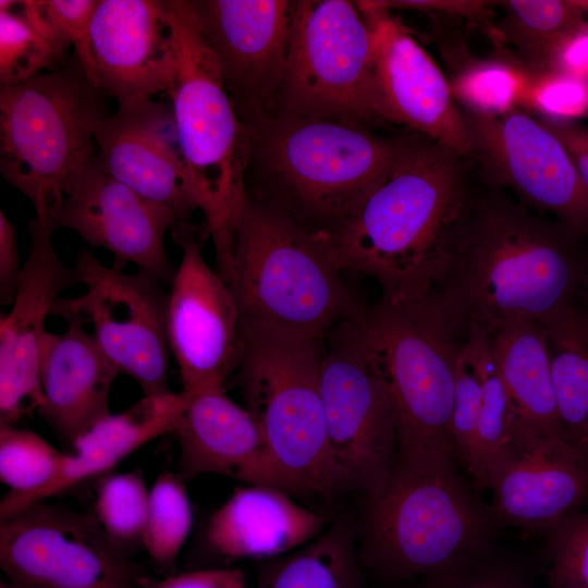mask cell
Listing matches in <instances>:
<instances>
[{"label": "cell", "instance_id": "1", "mask_svg": "<svg viewBox=\"0 0 588 588\" xmlns=\"http://www.w3.org/2000/svg\"><path fill=\"white\" fill-rule=\"evenodd\" d=\"M470 161L414 133L387 176L339 228L316 234L342 271L364 274L390 304L439 287L476 188Z\"/></svg>", "mask_w": 588, "mask_h": 588}, {"label": "cell", "instance_id": "2", "mask_svg": "<svg viewBox=\"0 0 588 588\" xmlns=\"http://www.w3.org/2000/svg\"><path fill=\"white\" fill-rule=\"evenodd\" d=\"M587 237L486 184L475 191L437 291L468 328L541 321L577 302Z\"/></svg>", "mask_w": 588, "mask_h": 588}, {"label": "cell", "instance_id": "3", "mask_svg": "<svg viewBox=\"0 0 588 588\" xmlns=\"http://www.w3.org/2000/svg\"><path fill=\"white\" fill-rule=\"evenodd\" d=\"M245 126L247 196L281 210L311 234L345 222L414 136L379 135L368 125L318 117L268 115Z\"/></svg>", "mask_w": 588, "mask_h": 588}, {"label": "cell", "instance_id": "4", "mask_svg": "<svg viewBox=\"0 0 588 588\" xmlns=\"http://www.w3.org/2000/svg\"><path fill=\"white\" fill-rule=\"evenodd\" d=\"M456 461L439 449L399 446L384 481L367 495L358 549L365 573L404 586L492 546L499 524Z\"/></svg>", "mask_w": 588, "mask_h": 588}, {"label": "cell", "instance_id": "5", "mask_svg": "<svg viewBox=\"0 0 588 588\" xmlns=\"http://www.w3.org/2000/svg\"><path fill=\"white\" fill-rule=\"evenodd\" d=\"M215 270L232 292L243 320L323 342L365 307L317 235L281 210L253 199L212 240Z\"/></svg>", "mask_w": 588, "mask_h": 588}, {"label": "cell", "instance_id": "6", "mask_svg": "<svg viewBox=\"0 0 588 588\" xmlns=\"http://www.w3.org/2000/svg\"><path fill=\"white\" fill-rule=\"evenodd\" d=\"M237 382L261 431L268 486L290 494L339 492L320 390L321 341L243 320Z\"/></svg>", "mask_w": 588, "mask_h": 588}, {"label": "cell", "instance_id": "7", "mask_svg": "<svg viewBox=\"0 0 588 588\" xmlns=\"http://www.w3.org/2000/svg\"><path fill=\"white\" fill-rule=\"evenodd\" d=\"M106 97L76 57L0 86V172L56 228L66 185L98 154L95 127L111 113Z\"/></svg>", "mask_w": 588, "mask_h": 588}, {"label": "cell", "instance_id": "8", "mask_svg": "<svg viewBox=\"0 0 588 588\" xmlns=\"http://www.w3.org/2000/svg\"><path fill=\"white\" fill-rule=\"evenodd\" d=\"M366 353L382 378L400 445L446 451L452 437L455 371L468 327L436 291L406 304L380 298L360 318Z\"/></svg>", "mask_w": 588, "mask_h": 588}, {"label": "cell", "instance_id": "9", "mask_svg": "<svg viewBox=\"0 0 588 588\" xmlns=\"http://www.w3.org/2000/svg\"><path fill=\"white\" fill-rule=\"evenodd\" d=\"M176 66L167 93L179 143L201 201L205 234H223L247 201L249 138L189 0H169Z\"/></svg>", "mask_w": 588, "mask_h": 588}, {"label": "cell", "instance_id": "10", "mask_svg": "<svg viewBox=\"0 0 588 588\" xmlns=\"http://www.w3.org/2000/svg\"><path fill=\"white\" fill-rule=\"evenodd\" d=\"M270 115L383 121L372 34L356 1H294L285 76Z\"/></svg>", "mask_w": 588, "mask_h": 588}, {"label": "cell", "instance_id": "11", "mask_svg": "<svg viewBox=\"0 0 588 588\" xmlns=\"http://www.w3.org/2000/svg\"><path fill=\"white\" fill-rule=\"evenodd\" d=\"M362 316L339 323L323 340L320 390L339 492L369 495L393 467L399 440L390 395L364 346Z\"/></svg>", "mask_w": 588, "mask_h": 588}, {"label": "cell", "instance_id": "12", "mask_svg": "<svg viewBox=\"0 0 588 588\" xmlns=\"http://www.w3.org/2000/svg\"><path fill=\"white\" fill-rule=\"evenodd\" d=\"M0 568L14 588H147L152 576L91 512L45 501L1 520Z\"/></svg>", "mask_w": 588, "mask_h": 588}, {"label": "cell", "instance_id": "13", "mask_svg": "<svg viewBox=\"0 0 588 588\" xmlns=\"http://www.w3.org/2000/svg\"><path fill=\"white\" fill-rule=\"evenodd\" d=\"M75 269L86 292L60 297L51 314L90 324L99 348L144 395L171 391L164 283L143 269L125 273L107 267L86 249L77 255Z\"/></svg>", "mask_w": 588, "mask_h": 588}, {"label": "cell", "instance_id": "14", "mask_svg": "<svg viewBox=\"0 0 588 588\" xmlns=\"http://www.w3.org/2000/svg\"><path fill=\"white\" fill-rule=\"evenodd\" d=\"M460 109L486 184L511 191L525 207L588 236V189L539 119L516 106L495 114Z\"/></svg>", "mask_w": 588, "mask_h": 588}, {"label": "cell", "instance_id": "15", "mask_svg": "<svg viewBox=\"0 0 588 588\" xmlns=\"http://www.w3.org/2000/svg\"><path fill=\"white\" fill-rule=\"evenodd\" d=\"M171 234L181 260L168 293V341L182 391L224 388L242 357V313L228 285L205 260L195 225L177 222Z\"/></svg>", "mask_w": 588, "mask_h": 588}, {"label": "cell", "instance_id": "16", "mask_svg": "<svg viewBox=\"0 0 588 588\" xmlns=\"http://www.w3.org/2000/svg\"><path fill=\"white\" fill-rule=\"evenodd\" d=\"M189 1L243 124L270 115L285 76L294 1Z\"/></svg>", "mask_w": 588, "mask_h": 588}, {"label": "cell", "instance_id": "17", "mask_svg": "<svg viewBox=\"0 0 588 588\" xmlns=\"http://www.w3.org/2000/svg\"><path fill=\"white\" fill-rule=\"evenodd\" d=\"M168 207L117 180L97 154L70 181L63 193L57 228L76 232L93 248L113 255L112 268L133 264L171 284L173 267L166 234L177 223Z\"/></svg>", "mask_w": 588, "mask_h": 588}, {"label": "cell", "instance_id": "18", "mask_svg": "<svg viewBox=\"0 0 588 588\" xmlns=\"http://www.w3.org/2000/svg\"><path fill=\"white\" fill-rule=\"evenodd\" d=\"M372 34L373 69L383 121L471 159V147L450 82L390 10L356 1ZM473 160V159H471Z\"/></svg>", "mask_w": 588, "mask_h": 588}, {"label": "cell", "instance_id": "19", "mask_svg": "<svg viewBox=\"0 0 588 588\" xmlns=\"http://www.w3.org/2000/svg\"><path fill=\"white\" fill-rule=\"evenodd\" d=\"M29 250L12 308L0 317V426H17L44 403L39 357L46 321L65 290L81 284L52 245L54 224L38 217L29 223Z\"/></svg>", "mask_w": 588, "mask_h": 588}, {"label": "cell", "instance_id": "20", "mask_svg": "<svg viewBox=\"0 0 588 588\" xmlns=\"http://www.w3.org/2000/svg\"><path fill=\"white\" fill-rule=\"evenodd\" d=\"M75 57L90 84L107 97L167 91L176 66L169 0H99L85 46Z\"/></svg>", "mask_w": 588, "mask_h": 588}, {"label": "cell", "instance_id": "21", "mask_svg": "<svg viewBox=\"0 0 588 588\" xmlns=\"http://www.w3.org/2000/svg\"><path fill=\"white\" fill-rule=\"evenodd\" d=\"M97 151L117 180L173 211L179 222L201 212L186 167L171 108L149 96L118 99V108L95 127Z\"/></svg>", "mask_w": 588, "mask_h": 588}, {"label": "cell", "instance_id": "22", "mask_svg": "<svg viewBox=\"0 0 588 588\" xmlns=\"http://www.w3.org/2000/svg\"><path fill=\"white\" fill-rule=\"evenodd\" d=\"M488 489L499 526L547 530L588 503V458L562 439L515 420Z\"/></svg>", "mask_w": 588, "mask_h": 588}, {"label": "cell", "instance_id": "23", "mask_svg": "<svg viewBox=\"0 0 588 588\" xmlns=\"http://www.w3.org/2000/svg\"><path fill=\"white\" fill-rule=\"evenodd\" d=\"M329 518L266 485L237 487L207 519L201 558L210 565L230 566L240 560H271L319 537Z\"/></svg>", "mask_w": 588, "mask_h": 588}, {"label": "cell", "instance_id": "24", "mask_svg": "<svg viewBox=\"0 0 588 588\" xmlns=\"http://www.w3.org/2000/svg\"><path fill=\"white\" fill-rule=\"evenodd\" d=\"M61 333L47 331L39 357L44 403L39 415L69 450L110 414L109 396L120 373L77 319Z\"/></svg>", "mask_w": 588, "mask_h": 588}, {"label": "cell", "instance_id": "25", "mask_svg": "<svg viewBox=\"0 0 588 588\" xmlns=\"http://www.w3.org/2000/svg\"><path fill=\"white\" fill-rule=\"evenodd\" d=\"M183 393L186 403L174 432L183 479L213 474L268 486L266 445L250 412L229 399L224 388Z\"/></svg>", "mask_w": 588, "mask_h": 588}, {"label": "cell", "instance_id": "26", "mask_svg": "<svg viewBox=\"0 0 588 588\" xmlns=\"http://www.w3.org/2000/svg\"><path fill=\"white\" fill-rule=\"evenodd\" d=\"M185 403L182 391L143 395L123 412L103 417L74 442L66 452L61 469L38 494L35 503L109 474L146 443L175 432Z\"/></svg>", "mask_w": 588, "mask_h": 588}, {"label": "cell", "instance_id": "27", "mask_svg": "<svg viewBox=\"0 0 588 588\" xmlns=\"http://www.w3.org/2000/svg\"><path fill=\"white\" fill-rule=\"evenodd\" d=\"M492 357L516 420L563 440L547 336L539 320L507 322L491 332Z\"/></svg>", "mask_w": 588, "mask_h": 588}, {"label": "cell", "instance_id": "28", "mask_svg": "<svg viewBox=\"0 0 588 588\" xmlns=\"http://www.w3.org/2000/svg\"><path fill=\"white\" fill-rule=\"evenodd\" d=\"M563 441L588 458V313L578 303L544 319Z\"/></svg>", "mask_w": 588, "mask_h": 588}, {"label": "cell", "instance_id": "29", "mask_svg": "<svg viewBox=\"0 0 588 588\" xmlns=\"http://www.w3.org/2000/svg\"><path fill=\"white\" fill-rule=\"evenodd\" d=\"M365 578L355 530L341 518L302 548L262 561L257 588H365Z\"/></svg>", "mask_w": 588, "mask_h": 588}, {"label": "cell", "instance_id": "30", "mask_svg": "<svg viewBox=\"0 0 588 588\" xmlns=\"http://www.w3.org/2000/svg\"><path fill=\"white\" fill-rule=\"evenodd\" d=\"M498 3L503 9L498 34L537 74L553 72L560 49L588 24L576 0H510Z\"/></svg>", "mask_w": 588, "mask_h": 588}, {"label": "cell", "instance_id": "31", "mask_svg": "<svg viewBox=\"0 0 588 588\" xmlns=\"http://www.w3.org/2000/svg\"><path fill=\"white\" fill-rule=\"evenodd\" d=\"M65 455L30 429L0 426V480L9 488L0 502V519L33 505Z\"/></svg>", "mask_w": 588, "mask_h": 588}, {"label": "cell", "instance_id": "32", "mask_svg": "<svg viewBox=\"0 0 588 588\" xmlns=\"http://www.w3.org/2000/svg\"><path fill=\"white\" fill-rule=\"evenodd\" d=\"M185 485L179 473L162 471L149 489L142 549L159 572H171L192 528L193 512Z\"/></svg>", "mask_w": 588, "mask_h": 588}, {"label": "cell", "instance_id": "33", "mask_svg": "<svg viewBox=\"0 0 588 588\" xmlns=\"http://www.w3.org/2000/svg\"><path fill=\"white\" fill-rule=\"evenodd\" d=\"M149 502L142 470L107 474L95 483L91 514L112 544L132 556L142 548Z\"/></svg>", "mask_w": 588, "mask_h": 588}, {"label": "cell", "instance_id": "34", "mask_svg": "<svg viewBox=\"0 0 588 588\" xmlns=\"http://www.w3.org/2000/svg\"><path fill=\"white\" fill-rule=\"evenodd\" d=\"M64 58L34 28L21 0L0 1V82L12 85L45 70L54 71Z\"/></svg>", "mask_w": 588, "mask_h": 588}, {"label": "cell", "instance_id": "35", "mask_svg": "<svg viewBox=\"0 0 588 588\" xmlns=\"http://www.w3.org/2000/svg\"><path fill=\"white\" fill-rule=\"evenodd\" d=\"M489 342L485 328L469 326L456 364L451 429L458 461L466 469L474 454L482 401V356Z\"/></svg>", "mask_w": 588, "mask_h": 588}, {"label": "cell", "instance_id": "36", "mask_svg": "<svg viewBox=\"0 0 588 588\" xmlns=\"http://www.w3.org/2000/svg\"><path fill=\"white\" fill-rule=\"evenodd\" d=\"M408 584L409 588H536L530 568L493 546L461 556Z\"/></svg>", "mask_w": 588, "mask_h": 588}, {"label": "cell", "instance_id": "37", "mask_svg": "<svg viewBox=\"0 0 588 588\" xmlns=\"http://www.w3.org/2000/svg\"><path fill=\"white\" fill-rule=\"evenodd\" d=\"M528 77L515 68L499 61L470 63L451 81L452 94L462 108L495 114L515 107L520 100Z\"/></svg>", "mask_w": 588, "mask_h": 588}, {"label": "cell", "instance_id": "38", "mask_svg": "<svg viewBox=\"0 0 588 588\" xmlns=\"http://www.w3.org/2000/svg\"><path fill=\"white\" fill-rule=\"evenodd\" d=\"M546 559L551 588H588V511L547 529Z\"/></svg>", "mask_w": 588, "mask_h": 588}, {"label": "cell", "instance_id": "39", "mask_svg": "<svg viewBox=\"0 0 588 588\" xmlns=\"http://www.w3.org/2000/svg\"><path fill=\"white\" fill-rule=\"evenodd\" d=\"M99 0H22V11L34 28L63 57L71 46L78 54L86 42Z\"/></svg>", "mask_w": 588, "mask_h": 588}, {"label": "cell", "instance_id": "40", "mask_svg": "<svg viewBox=\"0 0 588 588\" xmlns=\"http://www.w3.org/2000/svg\"><path fill=\"white\" fill-rule=\"evenodd\" d=\"M520 100L541 112L542 118L565 120L588 109V86L564 72L537 74L528 78Z\"/></svg>", "mask_w": 588, "mask_h": 588}, {"label": "cell", "instance_id": "41", "mask_svg": "<svg viewBox=\"0 0 588 588\" xmlns=\"http://www.w3.org/2000/svg\"><path fill=\"white\" fill-rule=\"evenodd\" d=\"M147 588H246V573L234 566L198 567L160 579L151 576Z\"/></svg>", "mask_w": 588, "mask_h": 588}, {"label": "cell", "instance_id": "42", "mask_svg": "<svg viewBox=\"0 0 588 588\" xmlns=\"http://www.w3.org/2000/svg\"><path fill=\"white\" fill-rule=\"evenodd\" d=\"M366 5L385 10H417L425 13L487 19L490 14L486 1L446 0H363Z\"/></svg>", "mask_w": 588, "mask_h": 588}, {"label": "cell", "instance_id": "43", "mask_svg": "<svg viewBox=\"0 0 588 588\" xmlns=\"http://www.w3.org/2000/svg\"><path fill=\"white\" fill-rule=\"evenodd\" d=\"M23 265L17 250L16 231L3 210H0V301H14Z\"/></svg>", "mask_w": 588, "mask_h": 588}, {"label": "cell", "instance_id": "44", "mask_svg": "<svg viewBox=\"0 0 588 588\" xmlns=\"http://www.w3.org/2000/svg\"><path fill=\"white\" fill-rule=\"evenodd\" d=\"M538 119L562 143L588 189V125L569 120Z\"/></svg>", "mask_w": 588, "mask_h": 588}, {"label": "cell", "instance_id": "45", "mask_svg": "<svg viewBox=\"0 0 588 588\" xmlns=\"http://www.w3.org/2000/svg\"><path fill=\"white\" fill-rule=\"evenodd\" d=\"M577 302L587 310L588 313V270L586 272V277L583 283V287L580 291V294L578 296Z\"/></svg>", "mask_w": 588, "mask_h": 588}, {"label": "cell", "instance_id": "46", "mask_svg": "<svg viewBox=\"0 0 588 588\" xmlns=\"http://www.w3.org/2000/svg\"><path fill=\"white\" fill-rule=\"evenodd\" d=\"M578 7L581 9V11L584 12V14L587 16L588 15V1L584 0V1H578L576 0Z\"/></svg>", "mask_w": 588, "mask_h": 588}, {"label": "cell", "instance_id": "47", "mask_svg": "<svg viewBox=\"0 0 588 588\" xmlns=\"http://www.w3.org/2000/svg\"><path fill=\"white\" fill-rule=\"evenodd\" d=\"M0 588H14L12 585H10L7 580L1 579L0 580Z\"/></svg>", "mask_w": 588, "mask_h": 588}]
</instances>
